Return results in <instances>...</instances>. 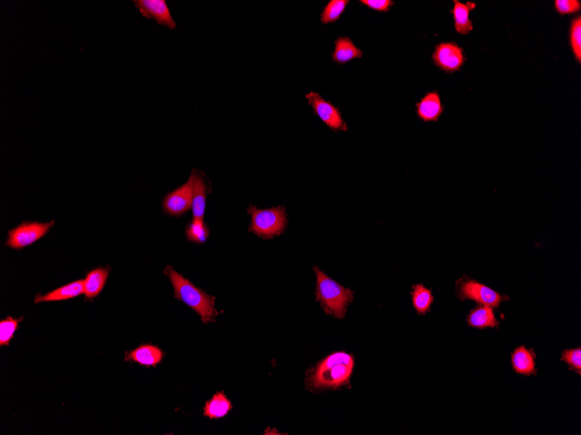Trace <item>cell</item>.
<instances>
[{"label":"cell","instance_id":"cell-4","mask_svg":"<svg viewBox=\"0 0 581 435\" xmlns=\"http://www.w3.org/2000/svg\"><path fill=\"white\" fill-rule=\"evenodd\" d=\"M247 212L252 217L249 231L260 237L271 239L283 234L287 228V211L284 206L261 210L252 205Z\"/></svg>","mask_w":581,"mask_h":435},{"label":"cell","instance_id":"cell-27","mask_svg":"<svg viewBox=\"0 0 581 435\" xmlns=\"http://www.w3.org/2000/svg\"><path fill=\"white\" fill-rule=\"evenodd\" d=\"M554 8L561 15L573 14L580 11L581 4L579 0H556Z\"/></svg>","mask_w":581,"mask_h":435},{"label":"cell","instance_id":"cell-1","mask_svg":"<svg viewBox=\"0 0 581 435\" xmlns=\"http://www.w3.org/2000/svg\"><path fill=\"white\" fill-rule=\"evenodd\" d=\"M354 368L353 355L336 352L325 358L307 378V386L312 390L336 388L348 383Z\"/></svg>","mask_w":581,"mask_h":435},{"label":"cell","instance_id":"cell-9","mask_svg":"<svg viewBox=\"0 0 581 435\" xmlns=\"http://www.w3.org/2000/svg\"><path fill=\"white\" fill-rule=\"evenodd\" d=\"M135 8L144 18L152 19L159 25L170 30L177 28L170 9L165 0H134Z\"/></svg>","mask_w":581,"mask_h":435},{"label":"cell","instance_id":"cell-19","mask_svg":"<svg viewBox=\"0 0 581 435\" xmlns=\"http://www.w3.org/2000/svg\"><path fill=\"white\" fill-rule=\"evenodd\" d=\"M108 275L109 270L105 268H96L90 272L84 280V295L86 298L92 299L101 294Z\"/></svg>","mask_w":581,"mask_h":435},{"label":"cell","instance_id":"cell-21","mask_svg":"<svg viewBox=\"0 0 581 435\" xmlns=\"http://www.w3.org/2000/svg\"><path fill=\"white\" fill-rule=\"evenodd\" d=\"M411 300H413L414 308L417 313L426 315L430 310L434 298L431 291L425 287L423 284H416L413 286Z\"/></svg>","mask_w":581,"mask_h":435},{"label":"cell","instance_id":"cell-26","mask_svg":"<svg viewBox=\"0 0 581 435\" xmlns=\"http://www.w3.org/2000/svg\"><path fill=\"white\" fill-rule=\"evenodd\" d=\"M561 361L569 365L571 370L581 374V348L566 350L561 354Z\"/></svg>","mask_w":581,"mask_h":435},{"label":"cell","instance_id":"cell-12","mask_svg":"<svg viewBox=\"0 0 581 435\" xmlns=\"http://www.w3.org/2000/svg\"><path fill=\"white\" fill-rule=\"evenodd\" d=\"M444 112L439 93L427 92L416 104L418 117L425 122H436Z\"/></svg>","mask_w":581,"mask_h":435},{"label":"cell","instance_id":"cell-8","mask_svg":"<svg viewBox=\"0 0 581 435\" xmlns=\"http://www.w3.org/2000/svg\"><path fill=\"white\" fill-rule=\"evenodd\" d=\"M431 56L434 65L447 73L460 71L466 61L463 49L453 42L437 45Z\"/></svg>","mask_w":581,"mask_h":435},{"label":"cell","instance_id":"cell-22","mask_svg":"<svg viewBox=\"0 0 581 435\" xmlns=\"http://www.w3.org/2000/svg\"><path fill=\"white\" fill-rule=\"evenodd\" d=\"M348 4H349L348 0H331L328 2L321 13L320 21L322 24L328 25L338 21Z\"/></svg>","mask_w":581,"mask_h":435},{"label":"cell","instance_id":"cell-13","mask_svg":"<svg viewBox=\"0 0 581 435\" xmlns=\"http://www.w3.org/2000/svg\"><path fill=\"white\" fill-rule=\"evenodd\" d=\"M536 354L533 350H527L524 346L517 348L512 353L511 363L516 373L526 375H536Z\"/></svg>","mask_w":581,"mask_h":435},{"label":"cell","instance_id":"cell-14","mask_svg":"<svg viewBox=\"0 0 581 435\" xmlns=\"http://www.w3.org/2000/svg\"><path fill=\"white\" fill-rule=\"evenodd\" d=\"M363 52L358 48L351 39L347 36H340L334 42V51L332 53L333 61L345 65L354 59H360Z\"/></svg>","mask_w":581,"mask_h":435},{"label":"cell","instance_id":"cell-18","mask_svg":"<svg viewBox=\"0 0 581 435\" xmlns=\"http://www.w3.org/2000/svg\"><path fill=\"white\" fill-rule=\"evenodd\" d=\"M453 8L451 13L453 15L454 28L456 32L461 35H466L473 31V21L469 18L471 10L476 8L473 3H467V5L460 1H453Z\"/></svg>","mask_w":581,"mask_h":435},{"label":"cell","instance_id":"cell-3","mask_svg":"<svg viewBox=\"0 0 581 435\" xmlns=\"http://www.w3.org/2000/svg\"><path fill=\"white\" fill-rule=\"evenodd\" d=\"M314 270L317 277V301L327 315L338 319L344 318L348 305L354 300V291L338 284L318 267L314 268Z\"/></svg>","mask_w":581,"mask_h":435},{"label":"cell","instance_id":"cell-5","mask_svg":"<svg viewBox=\"0 0 581 435\" xmlns=\"http://www.w3.org/2000/svg\"><path fill=\"white\" fill-rule=\"evenodd\" d=\"M458 297L460 300H471L480 305L492 308H499L503 301L509 300V297L500 295L492 288L486 286L476 280L462 278L457 282Z\"/></svg>","mask_w":581,"mask_h":435},{"label":"cell","instance_id":"cell-6","mask_svg":"<svg viewBox=\"0 0 581 435\" xmlns=\"http://www.w3.org/2000/svg\"><path fill=\"white\" fill-rule=\"evenodd\" d=\"M55 224L54 221L49 222H23L18 227L10 231L6 246L17 250L28 247L48 233L50 229Z\"/></svg>","mask_w":581,"mask_h":435},{"label":"cell","instance_id":"cell-10","mask_svg":"<svg viewBox=\"0 0 581 435\" xmlns=\"http://www.w3.org/2000/svg\"><path fill=\"white\" fill-rule=\"evenodd\" d=\"M192 178L190 176L187 182L165 195L163 209L165 213L179 217L192 209Z\"/></svg>","mask_w":581,"mask_h":435},{"label":"cell","instance_id":"cell-20","mask_svg":"<svg viewBox=\"0 0 581 435\" xmlns=\"http://www.w3.org/2000/svg\"><path fill=\"white\" fill-rule=\"evenodd\" d=\"M232 410V404L227 397L222 393H217L205 403L204 414L210 419L223 418Z\"/></svg>","mask_w":581,"mask_h":435},{"label":"cell","instance_id":"cell-15","mask_svg":"<svg viewBox=\"0 0 581 435\" xmlns=\"http://www.w3.org/2000/svg\"><path fill=\"white\" fill-rule=\"evenodd\" d=\"M163 353L161 348L152 345H141L134 351L126 353L125 361H135L142 366L155 367L161 363Z\"/></svg>","mask_w":581,"mask_h":435},{"label":"cell","instance_id":"cell-17","mask_svg":"<svg viewBox=\"0 0 581 435\" xmlns=\"http://www.w3.org/2000/svg\"><path fill=\"white\" fill-rule=\"evenodd\" d=\"M84 294V280H79L65 285L44 295H37L36 304L44 301H59L68 300Z\"/></svg>","mask_w":581,"mask_h":435},{"label":"cell","instance_id":"cell-2","mask_svg":"<svg viewBox=\"0 0 581 435\" xmlns=\"http://www.w3.org/2000/svg\"><path fill=\"white\" fill-rule=\"evenodd\" d=\"M174 288V297L201 315L204 323L214 321L218 315L215 308V298L195 287L187 279L182 277L174 268L168 266L165 270Z\"/></svg>","mask_w":581,"mask_h":435},{"label":"cell","instance_id":"cell-16","mask_svg":"<svg viewBox=\"0 0 581 435\" xmlns=\"http://www.w3.org/2000/svg\"><path fill=\"white\" fill-rule=\"evenodd\" d=\"M468 326L485 330L487 328H498L500 323L498 321L493 308L480 305V307L474 308L470 312L467 319Z\"/></svg>","mask_w":581,"mask_h":435},{"label":"cell","instance_id":"cell-28","mask_svg":"<svg viewBox=\"0 0 581 435\" xmlns=\"http://www.w3.org/2000/svg\"><path fill=\"white\" fill-rule=\"evenodd\" d=\"M360 3L368 8L381 12H387L394 5V2L391 0H361Z\"/></svg>","mask_w":581,"mask_h":435},{"label":"cell","instance_id":"cell-24","mask_svg":"<svg viewBox=\"0 0 581 435\" xmlns=\"http://www.w3.org/2000/svg\"><path fill=\"white\" fill-rule=\"evenodd\" d=\"M571 48L579 64L581 62V18L578 16L570 26Z\"/></svg>","mask_w":581,"mask_h":435},{"label":"cell","instance_id":"cell-23","mask_svg":"<svg viewBox=\"0 0 581 435\" xmlns=\"http://www.w3.org/2000/svg\"><path fill=\"white\" fill-rule=\"evenodd\" d=\"M187 237L191 242L204 244L209 237V229L203 219H194L187 228Z\"/></svg>","mask_w":581,"mask_h":435},{"label":"cell","instance_id":"cell-25","mask_svg":"<svg viewBox=\"0 0 581 435\" xmlns=\"http://www.w3.org/2000/svg\"><path fill=\"white\" fill-rule=\"evenodd\" d=\"M21 320L8 317L0 323V346H8L14 335Z\"/></svg>","mask_w":581,"mask_h":435},{"label":"cell","instance_id":"cell-7","mask_svg":"<svg viewBox=\"0 0 581 435\" xmlns=\"http://www.w3.org/2000/svg\"><path fill=\"white\" fill-rule=\"evenodd\" d=\"M308 104L314 109V114L320 118L328 128L334 131H347L348 126L342 118L340 109L330 101L322 98L320 93L311 92L305 95Z\"/></svg>","mask_w":581,"mask_h":435},{"label":"cell","instance_id":"cell-11","mask_svg":"<svg viewBox=\"0 0 581 435\" xmlns=\"http://www.w3.org/2000/svg\"><path fill=\"white\" fill-rule=\"evenodd\" d=\"M192 211L194 219H203L208 194V184L203 173L198 169H192Z\"/></svg>","mask_w":581,"mask_h":435}]
</instances>
